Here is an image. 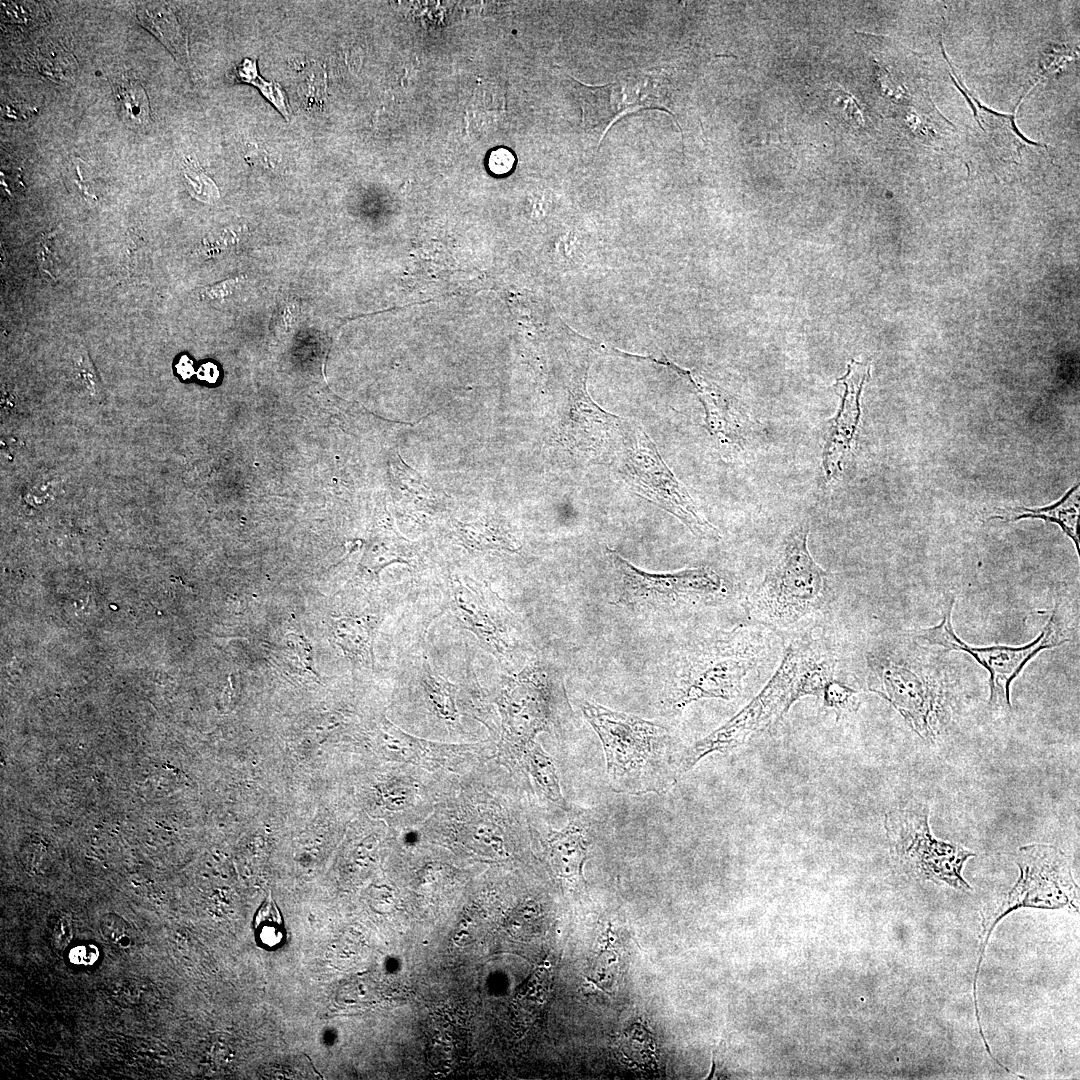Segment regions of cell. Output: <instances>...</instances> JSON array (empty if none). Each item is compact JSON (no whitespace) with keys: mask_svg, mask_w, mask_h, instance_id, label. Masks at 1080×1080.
Segmentation results:
<instances>
[{"mask_svg":"<svg viewBox=\"0 0 1080 1080\" xmlns=\"http://www.w3.org/2000/svg\"><path fill=\"white\" fill-rule=\"evenodd\" d=\"M581 710L602 743L614 791L661 793L680 773L667 729L653 721L583 701Z\"/></svg>","mask_w":1080,"mask_h":1080,"instance_id":"6da1fadb","label":"cell"},{"mask_svg":"<svg viewBox=\"0 0 1080 1080\" xmlns=\"http://www.w3.org/2000/svg\"><path fill=\"white\" fill-rule=\"evenodd\" d=\"M808 534V521L788 532L747 600L749 615L779 632L801 627L821 614L832 599L828 574L808 550Z\"/></svg>","mask_w":1080,"mask_h":1080,"instance_id":"7a4b0ae2","label":"cell"},{"mask_svg":"<svg viewBox=\"0 0 1080 1080\" xmlns=\"http://www.w3.org/2000/svg\"><path fill=\"white\" fill-rule=\"evenodd\" d=\"M635 493L677 517L696 536L717 541L719 530L703 518L686 488L668 468L640 424L619 417L600 454Z\"/></svg>","mask_w":1080,"mask_h":1080,"instance_id":"3957f363","label":"cell"},{"mask_svg":"<svg viewBox=\"0 0 1080 1080\" xmlns=\"http://www.w3.org/2000/svg\"><path fill=\"white\" fill-rule=\"evenodd\" d=\"M763 640L758 633L738 630L728 641L719 642L694 657L669 691L670 708L680 710L703 698L738 697L746 676L765 660Z\"/></svg>","mask_w":1080,"mask_h":1080,"instance_id":"277c9868","label":"cell"},{"mask_svg":"<svg viewBox=\"0 0 1080 1080\" xmlns=\"http://www.w3.org/2000/svg\"><path fill=\"white\" fill-rule=\"evenodd\" d=\"M925 804L898 807L886 814L885 829L892 851L906 870L922 880L971 890L962 877L964 863L975 854L961 845L935 838Z\"/></svg>","mask_w":1080,"mask_h":1080,"instance_id":"5b68a950","label":"cell"},{"mask_svg":"<svg viewBox=\"0 0 1080 1080\" xmlns=\"http://www.w3.org/2000/svg\"><path fill=\"white\" fill-rule=\"evenodd\" d=\"M1020 875L1014 887L983 920L986 939L996 922L1020 907L1067 908L1078 912L1079 889L1068 857L1049 844L1020 847L1016 857Z\"/></svg>","mask_w":1080,"mask_h":1080,"instance_id":"8992f818","label":"cell"},{"mask_svg":"<svg viewBox=\"0 0 1080 1080\" xmlns=\"http://www.w3.org/2000/svg\"><path fill=\"white\" fill-rule=\"evenodd\" d=\"M953 605L954 598H948L940 623L920 630L917 638L929 645L970 654L989 672V706L996 710H1011V683L1035 655L1042 650L1060 646L1068 641L1067 638L1061 637L1056 622V611H1053L1041 633L1029 644L1018 647L1004 645L974 647L963 642L955 634L951 622Z\"/></svg>","mask_w":1080,"mask_h":1080,"instance_id":"52a82bcc","label":"cell"},{"mask_svg":"<svg viewBox=\"0 0 1080 1080\" xmlns=\"http://www.w3.org/2000/svg\"><path fill=\"white\" fill-rule=\"evenodd\" d=\"M619 575L616 604L635 608H661L708 603L729 593L726 580L709 566L671 573L642 571L608 549Z\"/></svg>","mask_w":1080,"mask_h":1080,"instance_id":"ba28073f","label":"cell"},{"mask_svg":"<svg viewBox=\"0 0 1080 1080\" xmlns=\"http://www.w3.org/2000/svg\"><path fill=\"white\" fill-rule=\"evenodd\" d=\"M560 684L542 667H528L501 692L498 704L503 723L502 750L519 759L535 736L558 719Z\"/></svg>","mask_w":1080,"mask_h":1080,"instance_id":"9c48e42d","label":"cell"},{"mask_svg":"<svg viewBox=\"0 0 1080 1080\" xmlns=\"http://www.w3.org/2000/svg\"><path fill=\"white\" fill-rule=\"evenodd\" d=\"M795 648L789 645L777 671L764 689L724 725L695 742L682 752L681 774L712 752H726L746 742L754 733L768 727L784 715L795 702Z\"/></svg>","mask_w":1080,"mask_h":1080,"instance_id":"30bf717a","label":"cell"},{"mask_svg":"<svg viewBox=\"0 0 1080 1080\" xmlns=\"http://www.w3.org/2000/svg\"><path fill=\"white\" fill-rule=\"evenodd\" d=\"M870 691L886 699L921 738L934 740L942 713V688L916 665L890 656H867Z\"/></svg>","mask_w":1080,"mask_h":1080,"instance_id":"8fae6325","label":"cell"},{"mask_svg":"<svg viewBox=\"0 0 1080 1080\" xmlns=\"http://www.w3.org/2000/svg\"><path fill=\"white\" fill-rule=\"evenodd\" d=\"M583 122L605 133L620 116L639 109L668 111L669 82L657 70H638L602 86L577 85Z\"/></svg>","mask_w":1080,"mask_h":1080,"instance_id":"7c38bea8","label":"cell"},{"mask_svg":"<svg viewBox=\"0 0 1080 1080\" xmlns=\"http://www.w3.org/2000/svg\"><path fill=\"white\" fill-rule=\"evenodd\" d=\"M869 368L852 361L845 376L838 379L844 386L841 405L825 435L823 467L827 480L835 478L842 470V463L849 453L860 417V394Z\"/></svg>","mask_w":1080,"mask_h":1080,"instance_id":"4fadbf2b","label":"cell"},{"mask_svg":"<svg viewBox=\"0 0 1080 1080\" xmlns=\"http://www.w3.org/2000/svg\"><path fill=\"white\" fill-rule=\"evenodd\" d=\"M574 815L566 827L552 831L548 846L551 864L556 873L573 883H584L583 867L591 842V827L587 819Z\"/></svg>","mask_w":1080,"mask_h":1080,"instance_id":"5bb4252c","label":"cell"},{"mask_svg":"<svg viewBox=\"0 0 1080 1080\" xmlns=\"http://www.w3.org/2000/svg\"><path fill=\"white\" fill-rule=\"evenodd\" d=\"M793 645L796 654L794 700L807 695L821 697L827 684L833 680L837 663L834 653L817 641Z\"/></svg>","mask_w":1080,"mask_h":1080,"instance_id":"9a60e30c","label":"cell"},{"mask_svg":"<svg viewBox=\"0 0 1080 1080\" xmlns=\"http://www.w3.org/2000/svg\"><path fill=\"white\" fill-rule=\"evenodd\" d=\"M655 362L670 367L691 382L704 406L706 425L714 435L728 440L738 435L740 430L738 413L733 408L728 396L720 388L707 382L701 376L676 366L667 359L655 360Z\"/></svg>","mask_w":1080,"mask_h":1080,"instance_id":"2e32d148","label":"cell"},{"mask_svg":"<svg viewBox=\"0 0 1080 1080\" xmlns=\"http://www.w3.org/2000/svg\"><path fill=\"white\" fill-rule=\"evenodd\" d=\"M137 16L140 23L154 33L183 66L189 65L186 36L166 3H141Z\"/></svg>","mask_w":1080,"mask_h":1080,"instance_id":"e0dca14e","label":"cell"},{"mask_svg":"<svg viewBox=\"0 0 1080 1080\" xmlns=\"http://www.w3.org/2000/svg\"><path fill=\"white\" fill-rule=\"evenodd\" d=\"M378 737L382 749L390 758L413 762L424 766L427 763L431 764L430 761H438L436 760V757L431 754H438L447 749V747L435 745L413 737L403 732L387 719L382 721Z\"/></svg>","mask_w":1080,"mask_h":1080,"instance_id":"ac0fdd59","label":"cell"},{"mask_svg":"<svg viewBox=\"0 0 1080 1080\" xmlns=\"http://www.w3.org/2000/svg\"><path fill=\"white\" fill-rule=\"evenodd\" d=\"M528 773L546 799L566 807L556 767L548 753L535 741L527 746L522 757Z\"/></svg>","mask_w":1080,"mask_h":1080,"instance_id":"d6986e66","label":"cell"},{"mask_svg":"<svg viewBox=\"0 0 1080 1080\" xmlns=\"http://www.w3.org/2000/svg\"><path fill=\"white\" fill-rule=\"evenodd\" d=\"M122 121L133 129L145 127L150 120L148 97L141 84L123 78L114 84Z\"/></svg>","mask_w":1080,"mask_h":1080,"instance_id":"ffe728a7","label":"cell"},{"mask_svg":"<svg viewBox=\"0 0 1080 1080\" xmlns=\"http://www.w3.org/2000/svg\"><path fill=\"white\" fill-rule=\"evenodd\" d=\"M253 932L256 944L268 951L280 948L286 940L285 921L271 894L254 914Z\"/></svg>","mask_w":1080,"mask_h":1080,"instance_id":"44dd1931","label":"cell"},{"mask_svg":"<svg viewBox=\"0 0 1080 1080\" xmlns=\"http://www.w3.org/2000/svg\"><path fill=\"white\" fill-rule=\"evenodd\" d=\"M1068 496H1065L1061 502L1049 507L1041 509H1026V508H1014L1010 510L1002 511L1004 515H998L992 518H999L1006 521L1018 520L1020 518H1041L1054 523H1057L1062 530L1074 541L1077 550L1079 549V540L1077 536L1078 527V506L1066 505Z\"/></svg>","mask_w":1080,"mask_h":1080,"instance_id":"7402d4cb","label":"cell"},{"mask_svg":"<svg viewBox=\"0 0 1080 1080\" xmlns=\"http://www.w3.org/2000/svg\"><path fill=\"white\" fill-rule=\"evenodd\" d=\"M453 591L462 621L468 623L470 629L479 631L480 636H485L487 639L494 638L493 634L497 633V628L488 615L486 605L459 581L453 584Z\"/></svg>","mask_w":1080,"mask_h":1080,"instance_id":"603a6c76","label":"cell"},{"mask_svg":"<svg viewBox=\"0 0 1080 1080\" xmlns=\"http://www.w3.org/2000/svg\"><path fill=\"white\" fill-rule=\"evenodd\" d=\"M233 77L237 82L256 86L263 96L286 118L289 117L287 97L279 84L267 81L259 76L255 60L245 58L234 69Z\"/></svg>","mask_w":1080,"mask_h":1080,"instance_id":"cb8c5ba5","label":"cell"},{"mask_svg":"<svg viewBox=\"0 0 1080 1080\" xmlns=\"http://www.w3.org/2000/svg\"><path fill=\"white\" fill-rule=\"evenodd\" d=\"M334 637L343 650L353 654L366 652L371 628L359 619L343 618L334 623Z\"/></svg>","mask_w":1080,"mask_h":1080,"instance_id":"d4e9b609","label":"cell"},{"mask_svg":"<svg viewBox=\"0 0 1080 1080\" xmlns=\"http://www.w3.org/2000/svg\"><path fill=\"white\" fill-rule=\"evenodd\" d=\"M101 934L107 942L124 952L132 949L135 935L132 927L119 915L108 913L100 920Z\"/></svg>","mask_w":1080,"mask_h":1080,"instance_id":"484cf974","label":"cell"},{"mask_svg":"<svg viewBox=\"0 0 1080 1080\" xmlns=\"http://www.w3.org/2000/svg\"><path fill=\"white\" fill-rule=\"evenodd\" d=\"M822 697L824 705L833 708L838 716L855 712L860 705L858 691L834 680L827 684Z\"/></svg>","mask_w":1080,"mask_h":1080,"instance_id":"4316f807","label":"cell"},{"mask_svg":"<svg viewBox=\"0 0 1080 1080\" xmlns=\"http://www.w3.org/2000/svg\"><path fill=\"white\" fill-rule=\"evenodd\" d=\"M426 689L429 698L439 715L444 719L453 721L457 714L454 701V686L441 678L429 676L426 683Z\"/></svg>","mask_w":1080,"mask_h":1080,"instance_id":"83f0119b","label":"cell"},{"mask_svg":"<svg viewBox=\"0 0 1080 1080\" xmlns=\"http://www.w3.org/2000/svg\"><path fill=\"white\" fill-rule=\"evenodd\" d=\"M471 834L474 839L492 847L500 855L504 854L502 831L497 825L491 823L476 824Z\"/></svg>","mask_w":1080,"mask_h":1080,"instance_id":"f1b7e54d","label":"cell"},{"mask_svg":"<svg viewBox=\"0 0 1080 1080\" xmlns=\"http://www.w3.org/2000/svg\"><path fill=\"white\" fill-rule=\"evenodd\" d=\"M73 938V922L68 914L61 915L56 921L52 931V945L58 953H62L71 943Z\"/></svg>","mask_w":1080,"mask_h":1080,"instance_id":"f546056e","label":"cell"},{"mask_svg":"<svg viewBox=\"0 0 1080 1080\" xmlns=\"http://www.w3.org/2000/svg\"><path fill=\"white\" fill-rule=\"evenodd\" d=\"M52 237H53L52 233L47 235V236H44V238H42L41 241L39 242V246H38V249H37V259H38V263H39V266L41 268V271L44 274L51 277V278L54 277V275L52 273V270L54 268V261H53L54 254L52 252V245H53Z\"/></svg>","mask_w":1080,"mask_h":1080,"instance_id":"4dcf8cb0","label":"cell"},{"mask_svg":"<svg viewBox=\"0 0 1080 1080\" xmlns=\"http://www.w3.org/2000/svg\"><path fill=\"white\" fill-rule=\"evenodd\" d=\"M514 162L513 154L505 148H500L490 154L488 165L493 173L501 175L508 173L513 168Z\"/></svg>","mask_w":1080,"mask_h":1080,"instance_id":"1f68e13d","label":"cell"},{"mask_svg":"<svg viewBox=\"0 0 1080 1080\" xmlns=\"http://www.w3.org/2000/svg\"><path fill=\"white\" fill-rule=\"evenodd\" d=\"M98 952L95 947L80 946L71 953V960L76 964H89L97 959Z\"/></svg>","mask_w":1080,"mask_h":1080,"instance_id":"d6a6232c","label":"cell"},{"mask_svg":"<svg viewBox=\"0 0 1080 1080\" xmlns=\"http://www.w3.org/2000/svg\"><path fill=\"white\" fill-rule=\"evenodd\" d=\"M198 376H199L200 379L205 380L207 382H215L216 379L218 378V370H217V368H216V366L214 364L206 363L203 366H201V368H200V370L198 372Z\"/></svg>","mask_w":1080,"mask_h":1080,"instance_id":"836d02e7","label":"cell"},{"mask_svg":"<svg viewBox=\"0 0 1080 1080\" xmlns=\"http://www.w3.org/2000/svg\"><path fill=\"white\" fill-rule=\"evenodd\" d=\"M177 371L183 378L190 377L193 371L192 362L190 361V359L186 356H183L177 364Z\"/></svg>","mask_w":1080,"mask_h":1080,"instance_id":"e575fe53","label":"cell"}]
</instances>
